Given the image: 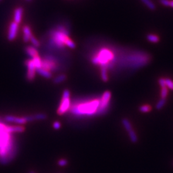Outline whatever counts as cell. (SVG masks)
<instances>
[{"label":"cell","instance_id":"6da1fadb","mask_svg":"<svg viewBox=\"0 0 173 173\" xmlns=\"http://www.w3.org/2000/svg\"><path fill=\"white\" fill-rule=\"evenodd\" d=\"M13 150L11 133L7 130V126L0 123V162H6L11 160Z\"/></svg>","mask_w":173,"mask_h":173},{"label":"cell","instance_id":"7a4b0ae2","mask_svg":"<svg viewBox=\"0 0 173 173\" xmlns=\"http://www.w3.org/2000/svg\"><path fill=\"white\" fill-rule=\"evenodd\" d=\"M69 37L67 36V32L65 28L63 27L59 26L57 31H55L52 33V44H55L59 47H62L65 45L66 41Z\"/></svg>","mask_w":173,"mask_h":173},{"label":"cell","instance_id":"3957f363","mask_svg":"<svg viewBox=\"0 0 173 173\" xmlns=\"http://www.w3.org/2000/svg\"><path fill=\"white\" fill-rule=\"evenodd\" d=\"M100 105V100H94L89 103L81 104L78 107L76 112L80 114L92 115L96 112Z\"/></svg>","mask_w":173,"mask_h":173},{"label":"cell","instance_id":"277c9868","mask_svg":"<svg viewBox=\"0 0 173 173\" xmlns=\"http://www.w3.org/2000/svg\"><path fill=\"white\" fill-rule=\"evenodd\" d=\"M70 107V92L69 90H65L62 94V101L60 106L57 110L59 115H63L65 114Z\"/></svg>","mask_w":173,"mask_h":173},{"label":"cell","instance_id":"5b68a950","mask_svg":"<svg viewBox=\"0 0 173 173\" xmlns=\"http://www.w3.org/2000/svg\"><path fill=\"white\" fill-rule=\"evenodd\" d=\"M111 98V93L110 91H105L103 93L101 100L100 101V105L97 112L99 114H102L103 112L107 109L108 103Z\"/></svg>","mask_w":173,"mask_h":173},{"label":"cell","instance_id":"8992f818","mask_svg":"<svg viewBox=\"0 0 173 173\" xmlns=\"http://www.w3.org/2000/svg\"><path fill=\"white\" fill-rule=\"evenodd\" d=\"M97 57L99 59V64L101 66H108L107 64L108 61L113 59V54L109 50L102 49Z\"/></svg>","mask_w":173,"mask_h":173},{"label":"cell","instance_id":"52a82bcc","mask_svg":"<svg viewBox=\"0 0 173 173\" xmlns=\"http://www.w3.org/2000/svg\"><path fill=\"white\" fill-rule=\"evenodd\" d=\"M122 124H123V125L124 126L125 130H126L128 133L129 137H130L131 141L132 142H133V143L137 142L138 141V138L136 133H135V131L132 129V126L130 121L127 119L124 118L122 120Z\"/></svg>","mask_w":173,"mask_h":173},{"label":"cell","instance_id":"ba28073f","mask_svg":"<svg viewBox=\"0 0 173 173\" xmlns=\"http://www.w3.org/2000/svg\"><path fill=\"white\" fill-rule=\"evenodd\" d=\"M42 68L47 71H55L56 69L55 60L52 56H47L42 60Z\"/></svg>","mask_w":173,"mask_h":173},{"label":"cell","instance_id":"9c48e42d","mask_svg":"<svg viewBox=\"0 0 173 173\" xmlns=\"http://www.w3.org/2000/svg\"><path fill=\"white\" fill-rule=\"evenodd\" d=\"M19 30V24L15 23L14 21L12 22L9 26L8 32V39L10 41H12L14 40L17 35H18Z\"/></svg>","mask_w":173,"mask_h":173},{"label":"cell","instance_id":"30bf717a","mask_svg":"<svg viewBox=\"0 0 173 173\" xmlns=\"http://www.w3.org/2000/svg\"><path fill=\"white\" fill-rule=\"evenodd\" d=\"M26 64L28 68V72H27V79L30 81H32L35 78L36 68L33 63L32 60H27L26 62Z\"/></svg>","mask_w":173,"mask_h":173},{"label":"cell","instance_id":"8fae6325","mask_svg":"<svg viewBox=\"0 0 173 173\" xmlns=\"http://www.w3.org/2000/svg\"><path fill=\"white\" fill-rule=\"evenodd\" d=\"M5 121L8 123H13L18 124H25L27 121L26 117H16L13 115H6L5 117Z\"/></svg>","mask_w":173,"mask_h":173},{"label":"cell","instance_id":"7c38bea8","mask_svg":"<svg viewBox=\"0 0 173 173\" xmlns=\"http://www.w3.org/2000/svg\"><path fill=\"white\" fill-rule=\"evenodd\" d=\"M23 13V9L22 7L17 8L14 11V16H13V19H14V22L19 24L21 22L22 17Z\"/></svg>","mask_w":173,"mask_h":173},{"label":"cell","instance_id":"4fadbf2b","mask_svg":"<svg viewBox=\"0 0 173 173\" xmlns=\"http://www.w3.org/2000/svg\"><path fill=\"white\" fill-rule=\"evenodd\" d=\"M27 121L31 122L35 120H44L47 118V115L44 114H37L33 115L26 116Z\"/></svg>","mask_w":173,"mask_h":173},{"label":"cell","instance_id":"5bb4252c","mask_svg":"<svg viewBox=\"0 0 173 173\" xmlns=\"http://www.w3.org/2000/svg\"><path fill=\"white\" fill-rule=\"evenodd\" d=\"M23 40L25 42L30 41V38L32 36L31 30L28 26H25L23 27Z\"/></svg>","mask_w":173,"mask_h":173},{"label":"cell","instance_id":"9a60e30c","mask_svg":"<svg viewBox=\"0 0 173 173\" xmlns=\"http://www.w3.org/2000/svg\"><path fill=\"white\" fill-rule=\"evenodd\" d=\"M7 130L10 133H23L25 131V128L23 126H7Z\"/></svg>","mask_w":173,"mask_h":173},{"label":"cell","instance_id":"2e32d148","mask_svg":"<svg viewBox=\"0 0 173 173\" xmlns=\"http://www.w3.org/2000/svg\"><path fill=\"white\" fill-rule=\"evenodd\" d=\"M26 53L28 55H29L30 57H32V59L37 56H39V53L35 47L33 46H28L26 48Z\"/></svg>","mask_w":173,"mask_h":173},{"label":"cell","instance_id":"e0dca14e","mask_svg":"<svg viewBox=\"0 0 173 173\" xmlns=\"http://www.w3.org/2000/svg\"><path fill=\"white\" fill-rule=\"evenodd\" d=\"M36 71L39 74H40V76H42L44 78H51L52 76V74L49 71H47L45 69L43 68H40L37 69Z\"/></svg>","mask_w":173,"mask_h":173},{"label":"cell","instance_id":"ac0fdd59","mask_svg":"<svg viewBox=\"0 0 173 173\" xmlns=\"http://www.w3.org/2000/svg\"><path fill=\"white\" fill-rule=\"evenodd\" d=\"M101 79L105 82H107L108 80V74H107V66H101Z\"/></svg>","mask_w":173,"mask_h":173},{"label":"cell","instance_id":"d6986e66","mask_svg":"<svg viewBox=\"0 0 173 173\" xmlns=\"http://www.w3.org/2000/svg\"><path fill=\"white\" fill-rule=\"evenodd\" d=\"M33 61V63L34 64L36 69H40L42 67V60L39 56H37L32 59Z\"/></svg>","mask_w":173,"mask_h":173},{"label":"cell","instance_id":"ffe728a7","mask_svg":"<svg viewBox=\"0 0 173 173\" xmlns=\"http://www.w3.org/2000/svg\"><path fill=\"white\" fill-rule=\"evenodd\" d=\"M141 1H142V3H143L148 8L151 10V11H154V10H155L156 8L155 5L153 3L151 0H141Z\"/></svg>","mask_w":173,"mask_h":173},{"label":"cell","instance_id":"44dd1931","mask_svg":"<svg viewBox=\"0 0 173 173\" xmlns=\"http://www.w3.org/2000/svg\"><path fill=\"white\" fill-rule=\"evenodd\" d=\"M66 80V76L65 74H60V75L56 77L55 79L53 80V82L55 84H59L63 82L64 81H65Z\"/></svg>","mask_w":173,"mask_h":173},{"label":"cell","instance_id":"7402d4cb","mask_svg":"<svg viewBox=\"0 0 173 173\" xmlns=\"http://www.w3.org/2000/svg\"><path fill=\"white\" fill-rule=\"evenodd\" d=\"M147 39L149 40V41L153 42V43H157L158 42H159V37L156 35H153V34H150V35H148L147 36Z\"/></svg>","mask_w":173,"mask_h":173},{"label":"cell","instance_id":"603a6c76","mask_svg":"<svg viewBox=\"0 0 173 173\" xmlns=\"http://www.w3.org/2000/svg\"><path fill=\"white\" fill-rule=\"evenodd\" d=\"M151 110V106H150V105H142V106L139 108V110H140L141 112H142V113L150 112Z\"/></svg>","mask_w":173,"mask_h":173},{"label":"cell","instance_id":"cb8c5ba5","mask_svg":"<svg viewBox=\"0 0 173 173\" xmlns=\"http://www.w3.org/2000/svg\"><path fill=\"white\" fill-rule=\"evenodd\" d=\"M165 103H166V100L161 98V100H159L158 102L157 103V105H156V107H155L156 109L161 110L162 108L164 107Z\"/></svg>","mask_w":173,"mask_h":173},{"label":"cell","instance_id":"d4e9b609","mask_svg":"<svg viewBox=\"0 0 173 173\" xmlns=\"http://www.w3.org/2000/svg\"><path fill=\"white\" fill-rule=\"evenodd\" d=\"M65 45L67 46H68L69 47H70V48H71V49L75 48V47H76L75 43H74L72 40H71L69 38H68L67 39V40L66 41V43H65Z\"/></svg>","mask_w":173,"mask_h":173},{"label":"cell","instance_id":"484cf974","mask_svg":"<svg viewBox=\"0 0 173 173\" xmlns=\"http://www.w3.org/2000/svg\"><path fill=\"white\" fill-rule=\"evenodd\" d=\"M165 80V85L166 87L170 90H173V81L169 78H166Z\"/></svg>","mask_w":173,"mask_h":173},{"label":"cell","instance_id":"4316f807","mask_svg":"<svg viewBox=\"0 0 173 173\" xmlns=\"http://www.w3.org/2000/svg\"><path fill=\"white\" fill-rule=\"evenodd\" d=\"M30 41H31L32 44H33V46L37 47H39L40 46V42L38 40H37L35 37H33V35L31 37V38H30Z\"/></svg>","mask_w":173,"mask_h":173},{"label":"cell","instance_id":"83f0119b","mask_svg":"<svg viewBox=\"0 0 173 173\" xmlns=\"http://www.w3.org/2000/svg\"><path fill=\"white\" fill-rule=\"evenodd\" d=\"M167 94H168V89L167 88L165 87H163L162 88V90H161V98L162 99H165L166 97L167 96Z\"/></svg>","mask_w":173,"mask_h":173},{"label":"cell","instance_id":"f1b7e54d","mask_svg":"<svg viewBox=\"0 0 173 173\" xmlns=\"http://www.w3.org/2000/svg\"><path fill=\"white\" fill-rule=\"evenodd\" d=\"M68 164V162H67V160L66 159H60V160H59L58 162V164H59V166L60 167H64V166H66Z\"/></svg>","mask_w":173,"mask_h":173},{"label":"cell","instance_id":"f546056e","mask_svg":"<svg viewBox=\"0 0 173 173\" xmlns=\"http://www.w3.org/2000/svg\"><path fill=\"white\" fill-rule=\"evenodd\" d=\"M53 127L55 130H59L61 127V124L59 121H55L53 124Z\"/></svg>","mask_w":173,"mask_h":173},{"label":"cell","instance_id":"4dcf8cb0","mask_svg":"<svg viewBox=\"0 0 173 173\" xmlns=\"http://www.w3.org/2000/svg\"><path fill=\"white\" fill-rule=\"evenodd\" d=\"M158 83H159V85H160L162 88L166 87V85H165V80L164 78H161L159 79Z\"/></svg>","mask_w":173,"mask_h":173},{"label":"cell","instance_id":"1f68e13d","mask_svg":"<svg viewBox=\"0 0 173 173\" xmlns=\"http://www.w3.org/2000/svg\"><path fill=\"white\" fill-rule=\"evenodd\" d=\"M160 2L162 5L165 6H169V4H170L169 0H160Z\"/></svg>","mask_w":173,"mask_h":173},{"label":"cell","instance_id":"d6a6232c","mask_svg":"<svg viewBox=\"0 0 173 173\" xmlns=\"http://www.w3.org/2000/svg\"><path fill=\"white\" fill-rule=\"evenodd\" d=\"M92 62L94 64H96V65H97V64H99V59H98L97 56H94L93 58V60H92Z\"/></svg>","mask_w":173,"mask_h":173},{"label":"cell","instance_id":"836d02e7","mask_svg":"<svg viewBox=\"0 0 173 173\" xmlns=\"http://www.w3.org/2000/svg\"><path fill=\"white\" fill-rule=\"evenodd\" d=\"M169 6H171V7L173 8V0H171V1H170V4H169Z\"/></svg>","mask_w":173,"mask_h":173},{"label":"cell","instance_id":"e575fe53","mask_svg":"<svg viewBox=\"0 0 173 173\" xmlns=\"http://www.w3.org/2000/svg\"><path fill=\"white\" fill-rule=\"evenodd\" d=\"M29 173H35L34 171H30V172Z\"/></svg>","mask_w":173,"mask_h":173},{"label":"cell","instance_id":"d590c367","mask_svg":"<svg viewBox=\"0 0 173 173\" xmlns=\"http://www.w3.org/2000/svg\"><path fill=\"white\" fill-rule=\"evenodd\" d=\"M27 1H31V0H27Z\"/></svg>","mask_w":173,"mask_h":173},{"label":"cell","instance_id":"8d00e7d4","mask_svg":"<svg viewBox=\"0 0 173 173\" xmlns=\"http://www.w3.org/2000/svg\"><path fill=\"white\" fill-rule=\"evenodd\" d=\"M1 1V0H0V1Z\"/></svg>","mask_w":173,"mask_h":173}]
</instances>
